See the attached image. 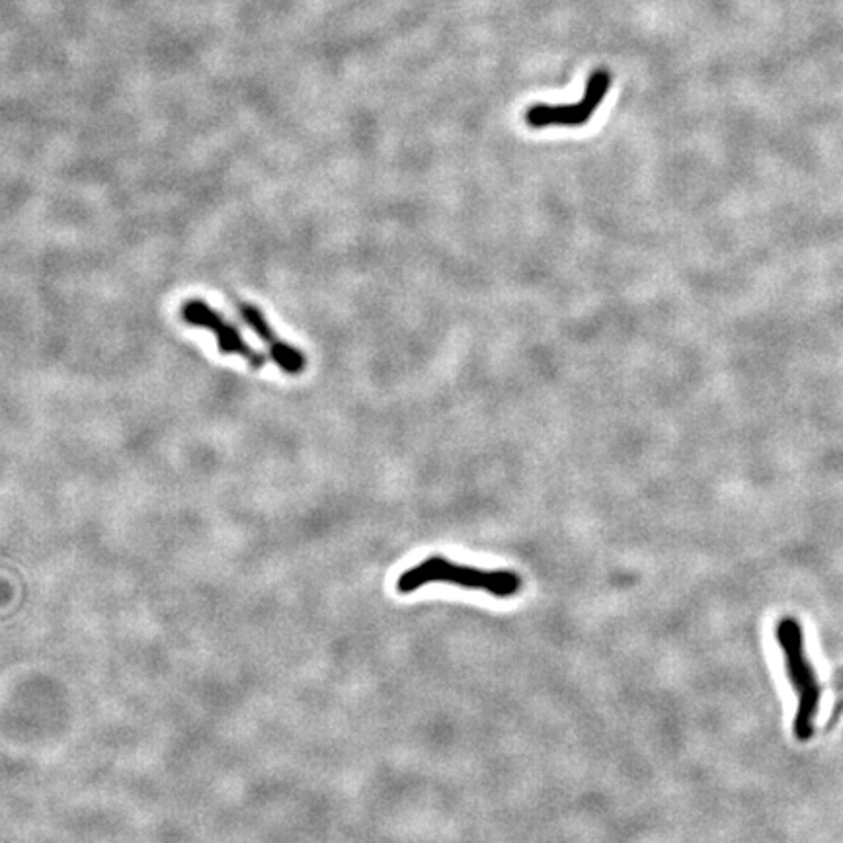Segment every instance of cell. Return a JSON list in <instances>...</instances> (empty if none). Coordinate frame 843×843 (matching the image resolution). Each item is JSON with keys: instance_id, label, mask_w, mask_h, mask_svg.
<instances>
[{"instance_id": "cell-3", "label": "cell", "mask_w": 843, "mask_h": 843, "mask_svg": "<svg viewBox=\"0 0 843 843\" xmlns=\"http://www.w3.org/2000/svg\"><path fill=\"white\" fill-rule=\"evenodd\" d=\"M611 76L608 71H593L588 84H586L584 98L578 104H567V106H547V104H537L534 108L527 109L526 122L535 129L551 126L580 127L596 114L600 108L601 102L610 91Z\"/></svg>"}, {"instance_id": "cell-5", "label": "cell", "mask_w": 843, "mask_h": 843, "mask_svg": "<svg viewBox=\"0 0 843 843\" xmlns=\"http://www.w3.org/2000/svg\"><path fill=\"white\" fill-rule=\"evenodd\" d=\"M239 313L243 317L246 326L251 328L254 335L259 336L260 340L264 343L270 354V359L276 363L277 368L285 371L287 376H301L305 368H307V359L305 354L293 348L285 340H280L274 328L267 323V318L262 315V310L259 307H254L251 303H239Z\"/></svg>"}, {"instance_id": "cell-4", "label": "cell", "mask_w": 843, "mask_h": 843, "mask_svg": "<svg viewBox=\"0 0 843 843\" xmlns=\"http://www.w3.org/2000/svg\"><path fill=\"white\" fill-rule=\"evenodd\" d=\"M180 315H182V320L188 323V325L206 328L211 335L215 336L221 354H225V356H241L246 363H251L252 368L256 369L262 368L266 363V358L244 340L241 330L233 323H229L211 305H208L206 301H186L182 309H180Z\"/></svg>"}, {"instance_id": "cell-2", "label": "cell", "mask_w": 843, "mask_h": 843, "mask_svg": "<svg viewBox=\"0 0 843 843\" xmlns=\"http://www.w3.org/2000/svg\"><path fill=\"white\" fill-rule=\"evenodd\" d=\"M430 584L457 586L506 600L518 596L521 590V577L512 570H483L435 555L418 562L417 567L404 570L394 588L399 593H414Z\"/></svg>"}, {"instance_id": "cell-1", "label": "cell", "mask_w": 843, "mask_h": 843, "mask_svg": "<svg viewBox=\"0 0 843 843\" xmlns=\"http://www.w3.org/2000/svg\"><path fill=\"white\" fill-rule=\"evenodd\" d=\"M777 646L783 652L787 679L797 695V710L793 718V736L797 742H810L816 730L820 702H822V685L814 664L807 656L804 649V631L799 619L786 615L777 619Z\"/></svg>"}]
</instances>
